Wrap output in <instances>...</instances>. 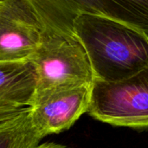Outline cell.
I'll use <instances>...</instances> for the list:
<instances>
[{"label":"cell","mask_w":148,"mask_h":148,"mask_svg":"<svg viewBox=\"0 0 148 148\" xmlns=\"http://www.w3.org/2000/svg\"><path fill=\"white\" fill-rule=\"evenodd\" d=\"M42 32L32 0H0V62L30 60Z\"/></svg>","instance_id":"5"},{"label":"cell","mask_w":148,"mask_h":148,"mask_svg":"<svg viewBox=\"0 0 148 148\" xmlns=\"http://www.w3.org/2000/svg\"><path fill=\"white\" fill-rule=\"evenodd\" d=\"M87 113L114 127L148 128V66L122 81L94 80Z\"/></svg>","instance_id":"3"},{"label":"cell","mask_w":148,"mask_h":148,"mask_svg":"<svg viewBox=\"0 0 148 148\" xmlns=\"http://www.w3.org/2000/svg\"><path fill=\"white\" fill-rule=\"evenodd\" d=\"M36 148H70L67 146L56 143V142H44V143H40Z\"/></svg>","instance_id":"10"},{"label":"cell","mask_w":148,"mask_h":148,"mask_svg":"<svg viewBox=\"0 0 148 148\" xmlns=\"http://www.w3.org/2000/svg\"><path fill=\"white\" fill-rule=\"evenodd\" d=\"M74 30L95 81H122L148 66V35L139 29L108 16L79 12Z\"/></svg>","instance_id":"2"},{"label":"cell","mask_w":148,"mask_h":148,"mask_svg":"<svg viewBox=\"0 0 148 148\" xmlns=\"http://www.w3.org/2000/svg\"><path fill=\"white\" fill-rule=\"evenodd\" d=\"M75 2L80 12L108 16L148 35V1L76 0Z\"/></svg>","instance_id":"7"},{"label":"cell","mask_w":148,"mask_h":148,"mask_svg":"<svg viewBox=\"0 0 148 148\" xmlns=\"http://www.w3.org/2000/svg\"><path fill=\"white\" fill-rule=\"evenodd\" d=\"M36 73L30 60L0 62V110H21L31 106Z\"/></svg>","instance_id":"6"},{"label":"cell","mask_w":148,"mask_h":148,"mask_svg":"<svg viewBox=\"0 0 148 148\" xmlns=\"http://www.w3.org/2000/svg\"><path fill=\"white\" fill-rule=\"evenodd\" d=\"M91 86L64 85L36 93L30 106L35 128L43 138L69 130L88 112Z\"/></svg>","instance_id":"4"},{"label":"cell","mask_w":148,"mask_h":148,"mask_svg":"<svg viewBox=\"0 0 148 148\" xmlns=\"http://www.w3.org/2000/svg\"><path fill=\"white\" fill-rule=\"evenodd\" d=\"M28 108L25 109H21V110H9V109H2L0 110V121L5 120V119H9L11 117H14L16 115H18L20 114H22L23 112L26 111Z\"/></svg>","instance_id":"9"},{"label":"cell","mask_w":148,"mask_h":148,"mask_svg":"<svg viewBox=\"0 0 148 148\" xmlns=\"http://www.w3.org/2000/svg\"><path fill=\"white\" fill-rule=\"evenodd\" d=\"M42 139L32 124L30 108L18 115L0 121V148H36Z\"/></svg>","instance_id":"8"},{"label":"cell","mask_w":148,"mask_h":148,"mask_svg":"<svg viewBox=\"0 0 148 148\" xmlns=\"http://www.w3.org/2000/svg\"><path fill=\"white\" fill-rule=\"evenodd\" d=\"M32 2L42 26L40 44L30 59L37 78L36 93L64 85H91L90 62L74 30L80 12L75 0Z\"/></svg>","instance_id":"1"}]
</instances>
